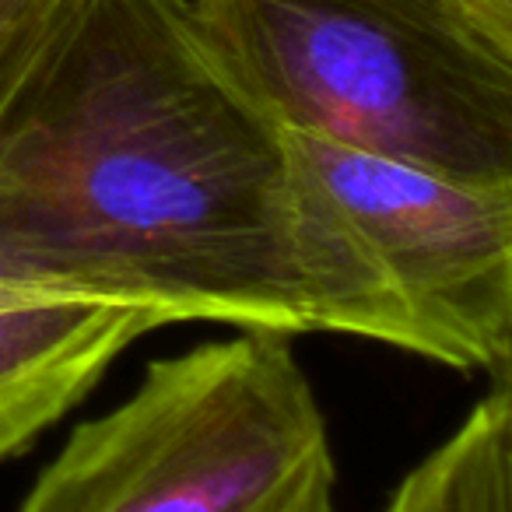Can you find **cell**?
Here are the masks:
<instances>
[{
	"label": "cell",
	"instance_id": "5",
	"mask_svg": "<svg viewBox=\"0 0 512 512\" xmlns=\"http://www.w3.org/2000/svg\"><path fill=\"white\" fill-rule=\"evenodd\" d=\"M162 316L144 306L53 299L0 313V463L36 446Z\"/></svg>",
	"mask_w": 512,
	"mask_h": 512
},
{
	"label": "cell",
	"instance_id": "6",
	"mask_svg": "<svg viewBox=\"0 0 512 512\" xmlns=\"http://www.w3.org/2000/svg\"><path fill=\"white\" fill-rule=\"evenodd\" d=\"M85 0H0V109Z\"/></svg>",
	"mask_w": 512,
	"mask_h": 512
},
{
	"label": "cell",
	"instance_id": "7",
	"mask_svg": "<svg viewBox=\"0 0 512 512\" xmlns=\"http://www.w3.org/2000/svg\"><path fill=\"white\" fill-rule=\"evenodd\" d=\"M463 4L470 11H477L484 22L495 25V29L512 32V0H463Z\"/></svg>",
	"mask_w": 512,
	"mask_h": 512
},
{
	"label": "cell",
	"instance_id": "1",
	"mask_svg": "<svg viewBox=\"0 0 512 512\" xmlns=\"http://www.w3.org/2000/svg\"><path fill=\"white\" fill-rule=\"evenodd\" d=\"M0 285L421 358L197 0H85L0 109Z\"/></svg>",
	"mask_w": 512,
	"mask_h": 512
},
{
	"label": "cell",
	"instance_id": "3",
	"mask_svg": "<svg viewBox=\"0 0 512 512\" xmlns=\"http://www.w3.org/2000/svg\"><path fill=\"white\" fill-rule=\"evenodd\" d=\"M327 414L281 330H235L144 369L71 428L18 512H334Z\"/></svg>",
	"mask_w": 512,
	"mask_h": 512
},
{
	"label": "cell",
	"instance_id": "2",
	"mask_svg": "<svg viewBox=\"0 0 512 512\" xmlns=\"http://www.w3.org/2000/svg\"><path fill=\"white\" fill-rule=\"evenodd\" d=\"M292 134L512 186V32L463 0H197Z\"/></svg>",
	"mask_w": 512,
	"mask_h": 512
},
{
	"label": "cell",
	"instance_id": "4",
	"mask_svg": "<svg viewBox=\"0 0 512 512\" xmlns=\"http://www.w3.org/2000/svg\"><path fill=\"white\" fill-rule=\"evenodd\" d=\"M421 337V358L509 383L512 186L463 183L397 158L292 134Z\"/></svg>",
	"mask_w": 512,
	"mask_h": 512
},
{
	"label": "cell",
	"instance_id": "8",
	"mask_svg": "<svg viewBox=\"0 0 512 512\" xmlns=\"http://www.w3.org/2000/svg\"><path fill=\"white\" fill-rule=\"evenodd\" d=\"M39 302H53V299L50 295L29 292V288H18V285H0V313H4V309L39 306Z\"/></svg>",
	"mask_w": 512,
	"mask_h": 512
}]
</instances>
